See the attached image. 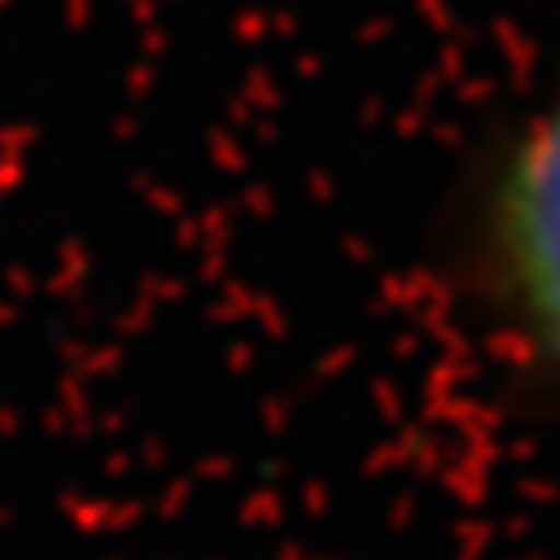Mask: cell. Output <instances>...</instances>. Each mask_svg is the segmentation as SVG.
Listing matches in <instances>:
<instances>
[{
    "mask_svg": "<svg viewBox=\"0 0 560 560\" xmlns=\"http://www.w3.org/2000/svg\"><path fill=\"white\" fill-rule=\"evenodd\" d=\"M481 257L504 323L560 388V84L518 121L490 173Z\"/></svg>",
    "mask_w": 560,
    "mask_h": 560,
    "instance_id": "1",
    "label": "cell"
}]
</instances>
